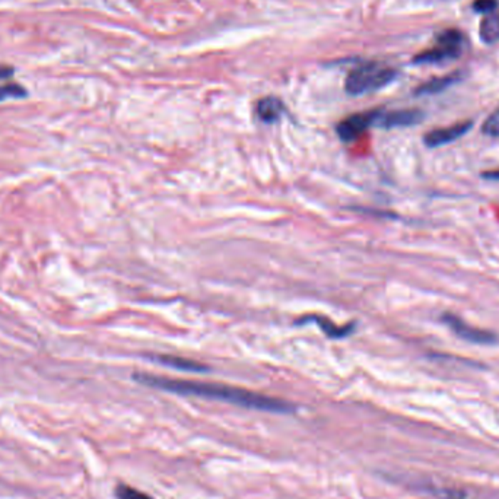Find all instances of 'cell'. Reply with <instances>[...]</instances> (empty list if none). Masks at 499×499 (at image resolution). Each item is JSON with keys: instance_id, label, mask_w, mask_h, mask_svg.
I'll list each match as a JSON object with an SVG mask.
<instances>
[{"instance_id": "3", "label": "cell", "mask_w": 499, "mask_h": 499, "mask_svg": "<svg viewBox=\"0 0 499 499\" xmlns=\"http://www.w3.org/2000/svg\"><path fill=\"white\" fill-rule=\"evenodd\" d=\"M465 38L458 29H446L436 34L435 46L415 56V65H436L447 63L450 60H456L461 56L464 50Z\"/></svg>"}, {"instance_id": "14", "label": "cell", "mask_w": 499, "mask_h": 499, "mask_svg": "<svg viewBox=\"0 0 499 499\" xmlns=\"http://www.w3.org/2000/svg\"><path fill=\"white\" fill-rule=\"evenodd\" d=\"M26 96V91L24 86L18 83H6L0 85V101L8 98H22Z\"/></svg>"}, {"instance_id": "15", "label": "cell", "mask_w": 499, "mask_h": 499, "mask_svg": "<svg viewBox=\"0 0 499 499\" xmlns=\"http://www.w3.org/2000/svg\"><path fill=\"white\" fill-rule=\"evenodd\" d=\"M482 132L490 138H499V107L485 120Z\"/></svg>"}, {"instance_id": "2", "label": "cell", "mask_w": 499, "mask_h": 499, "mask_svg": "<svg viewBox=\"0 0 499 499\" xmlns=\"http://www.w3.org/2000/svg\"><path fill=\"white\" fill-rule=\"evenodd\" d=\"M396 69L380 63V61H365L349 72L345 89L352 97L365 96V93L376 92L387 86L396 79Z\"/></svg>"}, {"instance_id": "16", "label": "cell", "mask_w": 499, "mask_h": 499, "mask_svg": "<svg viewBox=\"0 0 499 499\" xmlns=\"http://www.w3.org/2000/svg\"><path fill=\"white\" fill-rule=\"evenodd\" d=\"M496 8H498L496 0H475L473 4V9L480 14H490L496 11Z\"/></svg>"}, {"instance_id": "7", "label": "cell", "mask_w": 499, "mask_h": 499, "mask_svg": "<svg viewBox=\"0 0 499 499\" xmlns=\"http://www.w3.org/2000/svg\"><path fill=\"white\" fill-rule=\"evenodd\" d=\"M425 114L421 110H397L391 113H381L379 118V124L386 129H393V128H408L418 124L423 120Z\"/></svg>"}, {"instance_id": "10", "label": "cell", "mask_w": 499, "mask_h": 499, "mask_svg": "<svg viewBox=\"0 0 499 499\" xmlns=\"http://www.w3.org/2000/svg\"><path fill=\"white\" fill-rule=\"evenodd\" d=\"M479 36L486 44L499 41V11H493L483 18L479 26Z\"/></svg>"}, {"instance_id": "13", "label": "cell", "mask_w": 499, "mask_h": 499, "mask_svg": "<svg viewBox=\"0 0 499 499\" xmlns=\"http://www.w3.org/2000/svg\"><path fill=\"white\" fill-rule=\"evenodd\" d=\"M115 498L117 499H153L148 493L140 492L139 489L132 488L129 485H117Z\"/></svg>"}, {"instance_id": "8", "label": "cell", "mask_w": 499, "mask_h": 499, "mask_svg": "<svg viewBox=\"0 0 499 499\" xmlns=\"http://www.w3.org/2000/svg\"><path fill=\"white\" fill-rule=\"evenodd\" d=\"M463 79V73L456 72L443 78H435L431 79L425 83H422L418 89H416V96H433V93H440L443 91H446L447 88H450L451 85L460 82Z\"/></svg>"}, {"instance_id": "11", "label": "cell", "mask_w": 499, "mask_h": 499, "mask_svg": "<svg viewBox=\"0 0 499 499\" xmlns=\"http://www.w3.org/2000/svg\"><path fill=\"white\" fill-rule=\"evenodd\" d=\"M155 361H158L167 366L171 368H177L181 371H192V372H205L207 371L206 365L199 364L193 359H187V358H180V356H173V355H160L155 356Z\"/></svg>"}, {"instance_id": "9", "label": "cell", "mask_w": 499, "mask_h": 499, "mask_svg": "<svg viewBox=\"0 0 499 499\" xmlns=\"http://www.w3.org/2000/svg\"><path fill=\"white\" fill-rule=\"evenodd\" d=\"M284 103L276 97H266L257 104V115L264 123H274L284 114Z\"/></svg>"}, {"instance_id": "12", "label": "cell", "mask_w": 499, "mask_h": 499, "mask_svg": "<svg viewBox=\"0 0 499 499\" xmlns=\"http://www.w3.org/2000/svg\"><path fill=\"white\" fill-rule=\"evenodd\" d=\"M311 321H316L321 330L331 339H341L348 334H351L355 329V324H348V326H337L331 320H327L324 317H309Z\"/></svg>"}, {"instance_id": "6", "label": "cell", "mask_w": 499, "mask_h": 499, "mask_svg": "<svg viewBox=\"0 0 499 499\" xmlns=\"http://www.w3.org/2000/svg\"><path fill=\"white\" fill-rule=\"evenodd\" d=\"M472 128H473V121L472 120L456 123V124H453V126L435 129V130L428 132L425 135V138H423V142L429 148H438V146H443V145H447V143H451V142L460 139L461 136H464L467 132H469Z\"/></svg>"}, {"instance_id": "4", "label": "cell", "mask_w": 499, "mask_h": 499, "mask_svg": "<svg viewBox=\"0 0 499 499\" xmlns=\"http://www.w3.org/2000/svg\"><path fill=\"white\" fill-rule=\"evenodd\" d=\"M383 111L374 110L354 114L345 120H341L337 126V135L343 142H354L361 135H364L372 124H376Z\"/></svg>"}, {"instance_id": "5", "label": "cell", "mask_w": 499, "mask_h": 499, "mask_svg": "<svg viewBox=\"0 0 499 499\" xmlns=\"http://www.w3.org/2000/svg\"><path fill=\"white\" fill-rule=\"evenodd\" d=\"M443 321L458 337H461L463 340H467V341L478 343V345H495V343H498V340H499V337L495 333L467 324L460 317H457L454 314H444Z\"/></svg>"}, {"instance_id": "1", "label": "cell", "mask_w": 499, "mask_h": 499, "mask_svg": "<svg viewBox=\"0 0 499 499\" xmlns=\"http://www.w3.org/2000/svg\"><path fill=\"white\" fill-rule=\"evenodd\" d=\"M133 379L148 387L158 389L181 396H195L212 400H221L225 403L237 404V406L245 409H256L272 413H292L295 412V406L287 400H280L276 397H269L266 394L254 393L245 389L217 384V383H200V381H187L168 379L161 376H153V374L138 372Z\"/></svg>"}, {"instance_id": "18", "label": "cell", "mask_w": 499, "mask_h": 499, "mask_svg": "<svg viewBox=\"0 0 499 499\" xmlns=\"http://www.w3.org/2000/svg\"><path fill=\"white\" fill-rule=\"evenodd\" d=\"M483 178H488V180H493V181H499V170H496V171H489V173H485V174H483Z\"/></svg>"}, {"instance_id": "17", "label": "cell", "mask_w": 499, "mask_h": 499, "mask_svg": "<svg viewBox=\"0 0 499 499\" xmlns=\"http://www.w3.org/2000/svg\"><path fill=\"white\" fill-rule=\"evenodd\" d=\"M14 75V68L0 66V79H8Z\"/></svg>"}]
</instances>
